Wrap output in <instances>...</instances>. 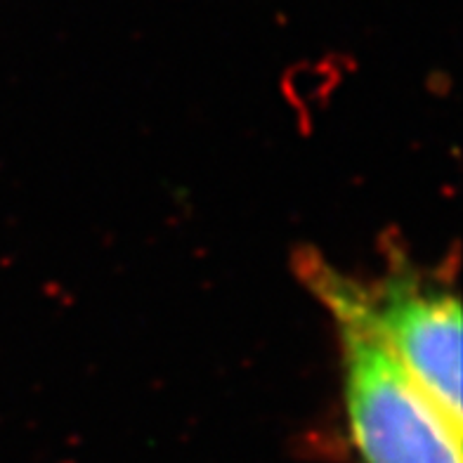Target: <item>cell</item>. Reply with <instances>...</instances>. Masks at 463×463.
<instances>
[{"mask_svg": "<svg viewBox=\"0 0 463 463\" xmlns=\"http://www.w3.org/2000/svg\"><path fill=\"white\" fill-rule=\"evenodd\" d=\"M310 277L341 331L347 420L364 463H461V430L381 341L354 281L329 268H310Z\"/></svg>", "mask_w": 463, "mask_h": 463, "instance_id": "cell-1", "label": "cell"}, {"mask_svg": "<svg viewBox=\"0 0 463 463\" xmlns=\"http://www.w3.org/2000/svg\"><path fill=\"white\" fill-rule=\"evenodd\" d=\"M364 317L451 426L461 430V305L447 288L395 277L378 288L354 284Z\"/></svg>", "mask_w": 463, "mask_h": 463, "instance_id": "cell-2", "label": "cell"}]
</instances>
